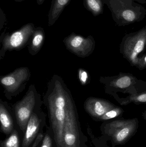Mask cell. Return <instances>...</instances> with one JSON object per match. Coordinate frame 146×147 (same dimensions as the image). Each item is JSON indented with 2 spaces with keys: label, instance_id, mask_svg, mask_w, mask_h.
Instances as JSON below:
<instances>
[{
  "label": "cell",
  "instance_id": "obj_1",
  "mask_svg": "<svg viewBox=\"0 0 146 147\" xmlns=\"http://www.w3.org/2000/svg\"><path fill=\"white\" fill-rule=\"evenodd\" d=\"M43 102L49 111L56 145L61 147L67 115L76 105L70 91L60 76L53 75L48 83Z\"/></svg>",
  "mask_w": 146,
  "mask_h": 147
},
{
  "label": "cell",
  "instance_id": "obj_20",
  "mask_svg": "<svg viewBox=\"0 0 146 147\" xmlns=\"http://www.w3.org/2000/svg\"><path fill=\"white\" fill-rule=\"evenodd\" d=\"M78 77L81 84L82 85H86L90 81V76L88 72L83 69L78 70Z\"/></svg>",
  "mask_w": 146,
  "mask_h": 147
},
{
  "label": "cell",
  "instance_id": "obj_8",
  "mask_svg": "<svg viewBox=\"0 0 146 147\" xmlns=\"http://www.w3.org/2000/svg\"><path fill=\"white\" fill-rule=\"evenodd\" d=\"M80 127L76 106L68 112L63 129L61 147H87Z\"/></svg>",
  "mask_w": 146,
  "mask_h": 147
},
{
  "label": "cell",
  "instance_id": "obj_29",
  "mask_svg": "<svg viewBox=\"0 0 146 147\" xmlns=\"http://www.w3.org/2000/svg\"><path fill=\"white\" fill-rule=\"evenodd\" d=\"M145 120H146V111H145Z\"/></svg>",
  "mask_w": 146,
  "mask_h": 147
},
{
  "label": "cell",
  "instance_id": "obj_13",
  "mask_svg": "<svg viewBox=\"0 0 146 147\" xmlns=\"http://www.w3.org/2000/svg\"><path fill=\"white\" fill-rule=\"evenodd\" d=\"M45 40V33L41 27L36 28L28 44V51L31 56L37 54L41 50Z\"/></svg>",
  "mask_w": 146,
  "mask_h": 147
},
{
  "label": "cell",
  "instance_id": "obj_2",
  "mask_svg": "<svg viewBox=\"0 0 146 147\" xmlns=\"http://www.w3.org/2000/svg\"><path fill=\"white\" fill-rule=\"evenodd\" d=\"M118 26H124L144 20L146 9L134 0H103Z\"/></svg>",
  "mask_w": 146,
  "mask_h": 147
},
{
  "label": "cell",
  "instance_id": "obj_22",
  "mask_svg": "<svg viewBox=\"0 0 146 147\" xmlns=\"http://www.w3.org/2000/svg\"><path fill=\"white\" fill-rule=\"evenodd\" d=\"M52 135L49 132L45 134L40 147H52L53 146Z\"/></svg>",
  "mask_w": 146,
  "mask_h": 147
},
{
  "label": "cell",
  "instance_id": "obj_5",
  "mask_svg": "<svg viewBox=\"0 0 146 147\" xmlns=\"http://www.w3.org/2000/svg\"><path fill=\"white\" fill-rule=\"evenodd\" d=\"M146 48V24L140 30L125 35L120 51L132 66L137 67Z\"/></svg>",
  "mask_w": 146,
  "mask_h": 147
},
{
  "label": "cell",
  "instance_id": "obj_28",
  "mask_svg": "<svg viewBox=\"0 0 146 147\" xmlns=\"http://www.w3.org/2000/svg\"><path fill=\"white\" fill-rule=\"evenodd\" d=\"M15 1L18 2H21L23 1H25V0H14Z\"/></svg>",
  "mask_w": 146,
  "mask_h": 147
},
{
  "label": "cell",
  "instance_id": "obj_24",
  "mask_svg": "<svg viewBox=\"0 0 146 147\" xmlns=\"http://www.w3.org/2000/svg\"><path fill=\"white\" fill-rule=\"evenodd\" d=\"M137 68L140 70H142L146 68V53L141 59L139 62V64L137 66Z\"/></svg>",
  "mask_w": 146,
  "mask_h": 147
},
{
  "label": "cell",
  "instance_id": "obj_16",
  "mask_svg": "<svg viewBox=\"0 0 146 147\" xmlns=\"http://www.w3.org/2000/svg\"><path fill=\"white\" fill-rule=\"evenodd\" d=\"M103 0H83L85 8L96 17L103 13Z\"/></svg>",
  "mask_w": 146,
  "mask_h": 147
},
{
  "label": "cell",
  "instance_id": "obj_18",
  "mask_svg": "<svg viewBox=\"0 0 146 147\" xmlns=\"http://www.w3.org/2000/svg\"><path fill=\"white\" fill-rule=\"evenodd\" d=\"M123 110L120 107L116 106L115 108L107 111L103 116L101 117L98 121H107L109 120L118 118L122 115Z\"/></svg>",
  "mask_w": 146,
  "mask_h": 147
},
{
  "label": "cell",
  "instance_id": "obj_11",
  "mask_svg": "<svg viewBox=\"0 0 146 147\" xmlns=\"http://www.w3.org/2000/svg\"><path fill=\"white\" fill-rule=\"evenodd\" d=\"M115 106L108 100L92 97L87 98L84 105L85 111L93 119L97 121L107 111Z\"/></svg>",
  "mask_w": 146,
  "mask_h": 147
},
{
  "label": "cell",
  "instance_id": "obj_3",
  "mask_svg": "<svg viewBox=\"0 0 146 147\" xmlns=\"http://www.w3.org/2000/svg\"><path fill=\"white\" fill-rule=\"evenodd\" d=\"M139 127L137 118L116 119L105 121L101 125V132L107 141H111L112 147L124 145L137 132Z\"/></svg>",
  "mask_w": 146,
  "mask_h": 147
},
{
  "label": "cell",
  "instance_id": "obj_7",
  "mask_svg": "<svg viewBox=\"0 0 146 147\" xmlns=\"http://www.w3.org/2000/svg\"><path fill=\"white\" fill-rule=\"evenodd\" d=\"M30 69L27 67L17 68L7 75L0 77V83L4 89L3 92L8 100L22 92L31 78Z\"/></svg>",
  "mask_w": 146,
  "mask_h": 147
},
{
  "label": "cell",
  "instance_id": "obj_6",
  "mask_svg": "<svg viewBox=\"0 0 146 147\" xmlns=\"http://www.w3.org/2000/svg\"><path fill=\"white\" fill-rule=\"evenodd\" d=\"M35 25L28 23L11 33L3 32L1 34L0 42L2 45L0 51V60L5 56L6 52L20 51L29 43L35 31Z\"/></svg>",
  "mask_w": 146,
  "mask_h": 147
},
{
  "label": "cell",
  "instance_id": "obj_17",
  "mask_svg": "<svg viewBox=\"0 0 146 147\" xmlns=\"http://www.w3.org/2000/svg\"><path fill=\"white\" fill-rule=\"evenodd\" d=\"M19 134L17 129H15L1 143V147H20Z\"/></svg>",
  "mask_w": 146,
  "mask_h": 147
},
{
  "label": "cell",
  "instance_id": "obj_14",
  "mask_svg": "<svg viewBox=\"0 0 146 147\" xmlns=\"http://www.w3.org/2000/svg\"><path fill=\"white\" fill-rule=\"evenodd\" d=\"M71 0H52L48 13V25L51 26L55 24Z\"/></svg>",
  "mask_w": 146,
  "mask_h": 147
},
{
  "label": "cell",
  "instance_id": "obj_9",
  "mask_svg": "<svg viewBox=\"0 0 146 147\" xmlns=\"http://www.w3.org/2000/svg\"><path fill=\"white\" fill-rule=\"evenodd\" d=\"M63 42L68 51L79 57H89L95 49V40L91 35L85 38L73 32L65 37Z\"/></svg>",
  "mask_w": 146,
  "mask_h": 147
},
{
  "label": "cell",
  "instance_id": "obj_25",
  "mask_svg": "<svg viewBox=\"0 0 146 147\" xmlns=\"http://www.w3.org/2000/svg\"><path fill=\"white\" fill-rule=\"evenodd\" d=\"M6 21V17L3 11L0 8V30L3 28L4 23Z\"/></svg>",
  "mask_w": 146,
  "mask_h": 147
},
{
  "label": "cell",
  "instance_id": "obj_10",
  "mask_svg": "<svg viewBox=\"0 0 146 147\" xmlns=\"http://www.w3.org/2000/svg\"><path fill=\"white\" fill-rule=\"evenodd\" d=\"M46 115L41 109L37 110L31 116L21 142V147H30L34 142L41 127L45 123Z\"/></svg>",
  "mask_w": 146,
  "mask_h": 147
},
{
  "label": "cell",
  "instance_id": "obj_26",
  "mask_svg": "<svg viewBox=\"0 0 146 147\" xmlns=\"http://www.w3.org/2000/svg\"><path fill=\"white\" fill-rule=\"evenodd\" d=\"M134 1L139 3H142V4L146 3V0H134Z\"/></svg>",
  "mask_w": 146,
  "mask_h": 147
},
{
  "label": "cell",
  "instance_id": "obj_19",
  "mask_svg": "<svg viewBox=\"0 0 146 147\" xmlns=\"http://www.w3.org/2000/svg\"><path fill=\"white\" fill-rule=\"evenodd\" d=\"M134 102L137 105L146 103V92L140 93L137 95H132L128 99L121 103V105H127L130 102Z\"/></svg>",
  "mask_w": 146,
  "mask_h": 147
},
{
  "label": "cell",
  "instance_id": "obj_15",
  "mask_svg": "<svg viewBox=\"0 0 146 147\" xmlns=\"http://www.w3.org/2000/svg\"><path fill=\"white\" fill-rule=\"evenodd\" d=\"M136 78L129 74H120L110 83V85L114 88L124 90L131 87L135 84Z\"/></svg>",
  "mask_w": 146,
  "mask_h": 147
},
{
  "label": "cell",
  "instance_id": "obj_27",
  "mask_svg": "<svg viewBox=\"0 0 146 147\" xmlns=\"http://www.w3.org/2000/svg\"><path fill=\"white\" fill-rule=\"evenodd\" d=\"M45 1V0H37V3L38 5H42L43 4Z\"/></svg>",
  "mask_w": 146,
  "mask_h": 147
},
{
  "label": "cell",
  "instance_id": "obj_21",
  "mask_svg": "<svg viewBox=\"0 0 146 147\" xmlns=\"http://www.w3.org/2000/svg\"><path fill=\"white\" fill-rule=\"evenodd\" d=\"M91 138L92 142L95 147H109L107 145L108 141L102 135L99 138H96L92 135Z\"/></svg>",
  "mask_w": 146,
  "mask_h": 147
},
{
  "label": "cell",
  "instance_id": "obj_12",
  "mask_svg": "<svg viewBox=\"0 0 146 147\" xmlns=\"http://www.w3.org/2000/svg\"><path fill=\"white\" fill-rule=\"evenodd\" d=\"M14 114L12 108L6 101L0 99V121L2 132L9 135L14 130Z\"/></svg>",
  "mask_w": 146,
  "mask_h": 147
},
{
  "label": "cell",
  "instance_id": "obj_4",
  "mask_svg": "<svg viewBox=\"0 0 146 147\" xmlns=\"http://www.w3.org/2000/svg\"><path fill=\"white\" fill-rule=\"evenodd\" d=\"M43 103L41 95L38 92L35 85L31 84L22 99L13 105L12 109L16 123L23 134L33 113L42 109Z\"/></svg>",
  "mask_w": 146,
  "mask_h": 147
},
{
  "label": "cell",
  "instance_id": "obj_23",
  "mask_svg": "<svg viewBox=\"0 0 146 147\" xmlns=\"http://www.w3.org/2000/svg\"><path fill=\"white\" fill-rule=\"evenodd\" d=\"M44 136L45 135H44L42 132V133L41 132L39 133L36 137V139L34 140L31 147H37V146L40 143V142L41 141H43Z\"/></svg>",
  "mask_w": 146,
  "mask_h": 147
}]
</instances>
